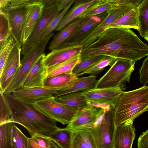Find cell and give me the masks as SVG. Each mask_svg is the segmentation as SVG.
I'll use <instances>...</instances> for the list:
<instances>
[{
  "label": "cell",
  "mask_w": 148,
  "mask_h": 148,
  "mask_svg": "<svg viewBox=\"0 0 148 148\" xmlns=\"http://www.w3.org/2000/svg\"><path fill=\"white\" fill-rule=\"evenodd\" d=\"M148 55V45L133 31L113 27L106 29L95 41L83 48L80 57L107 56L136 62Z\"/></svg>",
  "instance_id": "obj_1"
},
{
  "label": "cell",
  "mask_w": 148,
  "mask_h": 148,
  "mask_svg": "<svg viewBox=\"0 0 148 148\" xmlns=\"http://www.w3.org/2000/svg\"><path fill=\"white\" fill-rule=\"evenodd\" d=\"M11 112V121L24 127L31 136L36 133L51 136L60 128L33 104L23 101L11 94H4Z\"/></svg>",
  "instance_id": "obj_2"
},
{
  "label": "cell",
  "mask_w": 148,
  "mask_h": 148,
  "mask_svg": "<svg viewBox=\"0 0 148 148\" xmlns=\"http://www.w3.org/2000/svg\"><path fill=\"white\" fill-rule=\"evenodd\" d=\"M114 110L116 126L123 125L129 120L134 121L148 111V85L122 92L116 101Z\"/></svg>",
  "instance_id": "obj_3"
},
{
  "label": "cell",
  "mask_w": 148,
  "mask_h": 148,
  "mask_svg": "<svg viewBox=\"0 0 148 148\" xmlns=\"http://www.w3.org/2000/svg\"><path fill=\"white\" fill-rule=\"evenodd\" d=\"M54 34L53 32L45 38L39 40L23 55L21 61V67L18 74L4 94H11L22 86L31 69L39 57L45 53L47 45Z\"/></svg>",
  "instance_id": "obj_4"
},
{
  "label": "cell",
  "mask_w": 148,
  "mask_h": 148,
  "mask_svg": "<svg viewBox=\"0 0 148 148\" xmlns=\"http://www.w3.org/2000/svg\"><path fill=\"white\" fill-rule=\"evenodd\" d=\"M135 62L124 59H118L109 69L98 80L96 88H106L121 86L125 87L129 83L134 69Z\"/></svg>",
  "instance_id": "obj_5"
},
{
  "label": "cell",
  "mask_w": 148,
  "mask_h": 148,
  "mask_svg": "<svg viewBox=\"0 0 148 148\" xmlns=\"http://www.w3.org/2000/svg\"><path fill=\"white\" fill-rule=\"evenodd\" d=\"M114 108L107 110L98 123L90 128L97 148H113L116 128Z\"/></svg>",
  "instance_id": "obj_6"
},
{
  "label": "cell",
  "mask_w": 148,
  "mask_h": 148,
  "mask_svg": "<svg viewBox=\"0 0 148 148\" xmlns=\"http://www.w3.org/2000/svg\"><path fill=\"white\" fill-rule=\"evenodd\" d=\"M89 101L85 107L78 111L65 129L70 130L75 129L91 128L95 125L110 106L104 104H95Z\"/></svg>",
  "instance_id": "obj_7"
},
{
  "label": "cell",
  "mask_w": 148,
  "mask_h": 148,
  "mask_svg": "<svg viewBox=\"0 0 148 148\" xmlns=\"http://www.w3.org/2000/svg\"><path fill=\"white\" fill-rule=\"evenodd\" d=\"M33 104L47 116L64 125L68 124L78 112L57 101L54 96L36 101Z\"/></svg>",
  "instance_id": "obj_8"
},
{
  "label": "cell",
  "mask_w": 148,
  "mask_h": 148,
  "mask_svg": "<svg viewBox=\"0 0 148 148\" xmlns=\"http://www.w3.org/2000/svg\"><path fill=\"white\" fill-rule=\"evenodd\" d=\"M27 5H8L3 10L10 24L11 35L22 47L26 14Z\"/></svg>",
  "instance_id": "obj_9"
},
{
  "label": "cell",
  "mask_w": 148,
  "mask_h": 148,
  "mask_svg": "<svg viewBox=\"0 0 148 148\" xmlns=\"http://www.w3.org/2000/svg\"><path fill=\"white\" fill-rule=\"evenodd\" d=\"M131 5L118 6L108 11L106 17L95 27L89 34L79 44L84 48L95 41L111 24L116 20L135 8Z\"/></svg>",
  "instance_id": "obj_10"
},
{
  "label": "cell",
  "mask_w": 148,
  "mask_h": 148,
  "mask_svg": "<svg viewBox=\"0 0 148 148\" xmlns=\"http://www.w3.org/2000/svg\"><path fill=\"white\" fill-rule=\"evenodd\" d=\"M125 87L121 86L106 88H95L83 91L82 95L88 101L108 105L114 108L118 98Z\"/></svg>",
  "instance_id": "obj_11"
},
{
  "label": "cell",
  "mask_w": 148,
  "mask_h": 148,
  "mask_svg": "<svg viewBox=\"0 0 148 148\" xmlns=\"http://www.w3.org/2000/svg\"><path fill=\"white\" fill-rule=\"evenodd\" d=\"M108 14L107 11L97 15L83 18L71 34L60 45L69 47L78 45Z\"/></svg>",
  "instance_id": "obj_12"
},
{
  "label": "cell",
  "mask_w": 148,
  "mask_h": 148,
  "mask_svg": "<svg viewBox=\"0 0 148 148\" xmlns=\"http://www.w3.org/2000/svg\"><path fill=\"white\" fill-rule=\"evenodd\" d=\"M21 51V47L17 43L0 74V92L3 93L14 79L20 69Z\"/></svg>",
  "instance_id": "obj_13"
},
{
  "label": "cell",
  "mask_w": 148,
  "mask_h": 148,
  "mask_svg": "<svg viewBox=\"0 0 148 148\" xmlns=\"http://www.w3.org/2000/svg\"><path fill=\"white\" fill-rule=\"evenodd\" d=\"M59 12L55 4L43 8L42 16L34 31L22 47V55H24L39 40L51 21Z\"/></svg>",
  "instance_id": "obj_14"
},
{
  "label": "cell",
  "mask_w": 148,
  "mask_h": 148,
  "mask_svg": "<svg viewBox=\"0 0 148 148\" xmlns=\"http://www.w3.org/2000/svg\"><path fill=\"white\" fill-rule=\"evenodd\" d=\"M59 90L44 87H21L14 91L12 95L25 103L33 104L35 102L54 96Z\"/></svg>",
  "instance_id": "obj_15"
},
{
  "label": "cell",
  "mask_w": 148,
  "mask_h": 148,
  "mask_svg": "<svg viewBox=\"0 0 148 148\" xmlns=\"http://www.w3.org/2000/svg\"><path fill=\"white\" fill-rule=\"evenodd\" d=\"M83 48L82 46L79 45L69 47L60 45L45 55L44 65L48 68L73 57L80 55Z\"/></svg>",
  "instance_id": "obj_16"
},
{
  "label": "cell",
  "mask_w": 148,
  "mask_h": 148,
  "mask_svg": "<svg viewBox=\"0 0 148 148\" xmlns=\"http://www.w3.org/2000/svg\"><path fill=\"white\" fill-rule=\"evenodd\" d=\"M133 121L129 120L124 124L116 126L113 148H131L136 137V130Z\"/></svg>",
  "instance_id": "obj_17"
},
{
  "label": "cell",
  "mask_w": 148,
  "mask_h": 148,
  "mask_svg": "<svg viewBox=\"0 0 148 148\" xmlns=\"http://www.w3.org/2000/svg\"><path fill=\"white\" fill-rule=\"evenodd\" d=\"M45 55L44 53L39 57L27 75L21 87H43L47 70V68L44 63Z\"/></svg>",
  "instance_id": "obj_18"
},
{
  "label": "cell",
  "mask_w": 148,
  "mask_h": 148,
  "mask_svg": "<svg viewBox=\"0 0 148 148\" xmlns=\"http://www.w3.org/2000/svg\"><path fill=\"white\" fill-rule=\"evenodd\" d=\"M44 7V5L42 3L27 5L25 22L23 36V44L34 31L41 18Z\"/></svg>",
  "instance_id": "obj_19"
},
{
  "label": "cell",
  "mask_w": 148,
  "mask_h": 148,
  "mask_svg": "<svg viewBox=\"0 0 148 148\" xmlns=\"http://www.w3.org/2000/svg\"><path fill=\"white\" fill-rule=\"evenodd\" d=\"M70 131V148H97L90 128L78 129Z\"/></svg>",
  "instance_id": "obj_20"
},
{
  "label": "cell",
  "mask_w": 148,
  "mask_h": 148,
  "mask_svg": "<svg viewBox=\"0 0 148 148\" xmlns=\"http://www.w3.org/2000/svg\"><path fill=\"white\" fill-rule=\"evenodd\" d=\"M98 1L82 0L75 2V4L73 7L66 13L55 30L60 31L70 23L79 18L87 9Z\"/></svg>",
  "instance_id": "obj_21"
},
{
  "label": "cell",
  "mask_w": 148,
  "mask_h": 148,
  "mask_svg": "<svg viewBox=\"0 0 148 148\" xmlns=\"http://www.w3.org/2000/svg\"><path fill=\"white\" fill-rule=\"evenodd\" d=\"M97 77L94 74L85 77H77L67 86L59 90L54 97L95 88L98 81Z\"/></svg>",
  "instance_id": "obj_22"
},
{
  "label": "cell",
  "mask_w": 148,
  "mask_h": 148,
  "mask_svg": "<svg viewBox=\"0 0 148 148\" xmlns=\"http://www.w3.org/2000/svg\"><path fill=\"white\" fill-rule=\"evenodd\" d=\"M83 91L70 93L55 98L57 101L71 109L78 111L86 107L89 102L82 96Z\"/></svg>",
  "instance_id": "obj_23"
},
{
  "label": "cell",
  "mask_w": 148,
  "mask_h": 148,
  "mask_svg": "<svg viewBox=\"0 0 148 148\" xmlns=\"http://www.w3.org/2000/svg\"><path fill=\"white\" fill-rule=\"evenodd\" d=\"M77 77L76 75L72 73L47 77L44 81L43 87L60 90L67 86Z\"/></svg>",
  "instance_id": "obj_24"
},
{
  "label": "cell",
  "mask_w": 148,
  "mask_h": 148,
  "mask_svg": "<svg viewBox=\"0 0 148 148\" xmlns=\"http://www.w3.org/2000/svg\"><path fill=\"white\" fill-rule=\"evenodd\" d=\"M113 27H121L138 30L139 27L138 7L134 8L123 15L108 28Z\"/></svg>",
  "instance_id": "obj_25"
},
{
  "label": "cell",
  "mask_w": 148,
  "mask_h": 148,
  "mask_svg": "<svg viewBox=\"0 0 148 148\" xmlns=\"http://www.w3.org/2000/svg\"><path fill=\"white\" fill-rule=\"evenodd\" d=\"M81 58L80 55L75 56L47 68V77L63 73H73L74 67L80 61Z\"/></svg>",
  "instance_id": "obj_26"
},
{
  "label": "cell",
  "mask_w": 148,
  "mask_h": 148,
  "mask_svg": "<svg viewBox=\"0 0 148 148\" xmlns=\"http://www.w3.org/2000/svg\"><path fill=\"white\" fill-rule=\"evenodd\" d=\"M83 18H78L70 23L55 35L49 48L52 50L59 46L71 34Z\"/></svg>",
  "instance_id": "obj_27"
},
{
  "label": "cell",
  "mask_w": 148,
  "mask_h": 148,
  "mask_svg": "<svg viewBox=\"0 0 148 148\" xmlns=\"http://www.w3.org/2000/svg\"><path fill=\"white\" fill-rule=\"evenodd\" d=\"M28 148H60L52 137L36 133L28 138Z\"/></svg>",
  "instance_id": "obj_28"
},
{
  "label": "cell",
  "mask_w": 148,
  "mask_h": 148,
  "mask_svg": "<svg viewBox=\"0 0 148 148\" xmlns=\"http://www.w3.org/2000/svg\"><path fill=\"white\" fill-rule=\"evenodd\" d=\"M139 27L138 30L140 36L148 35V0H143L138 6Z\"/></svg>",
  "instance_id": "obj_29"
},
{
  "label": "cell",
  "mask_w": 148,
  "mask_h": 148,
  "mask_svg": "<svg viewBox=\"0 0 148 148\" xmlns=\"http://www.w3.org/2000/svg\"><path fill=\"white\" fill-rule=\"evenodd\" d=\"M118 6L112 3L99 0L87 9L79 18H85L97 15L108 11Z\"/></svg>",
  "instance_id": "obj_30"
},
{
  "label": "cell",
  "mask_w": 148,
  "mask_h": 148,
  "mask_svg": "<svg viewBox=\"0 0 148 148\" xmlns=\"http://www.w3.org/2000/svg\"><path fill=\"white\" fill-rule=\"evenodd\" d=\"M117 59L113 57L104 56L101 60L95 64L76 75L78 77L85 74H99L107 66H111Z\"/></svg>",
  "instance_id": "obj_31"
},
{
  "label": "cell",
  "mask_w": 148,
  "mask_h": 148,
  "mask_svg": "<svg viewBox=\"0 0 148 148\" xmlns=\"http://www.w3.org/2000/svg\"><path fill=\"white\" fill-rule=\"evenodd\" d=\"M17 42L11 35L4 41L0 42V74L14 47Z\"/></svg>",
  "instance_id": "obj_32"
},
{
  "label": "cell",
  "mask_w": 148,
  "mask_h": 148,
  "mask_svg": "<svg viewBox=\"0 0 148 148\" xmlns=\"http://www.w3.org/2000/svg\"><path fill=\"white\" fill-rule=\"evenodd\" d=\"M28 138L14 123L11 131V148H28Z\"/></svg>",
  "instance_id": "obj_33"
},
{
  "label": "cell",
  "mask_w": 148,
  "mask_h": 148,
  "mask_svg": "<svg viewBox=\"0 0 148 148\" xmlns=\"http://www.w3.org/2000/svg\"><path fill=\"white\" fill-rule=\"evenodd\" d=\"M14 123L10 121L0 124V148H11V131Z\"/></svg>",
  "instance_id": "obj_34"
},
{
  "label": "cell",
  "mask_w": 148,
  "mask_h": 148,
  "mask_svg": "<svg viewBox=\"0 0 148 148\" xmlns=\"http://www.w3.org/2000/svg\"><path fill=\"white\" fill-rule=\"evenodd\" d=\"M76 0H73L51 20L39 40L44 39L53 33L62 18Z\"/></svg>",
  "instance_id": "obj_35"
},
{
  "label": "cell",
  "mask_w": 148,
  "mask_h": 148,
  "mask_svg": "<svg viewBox=\"0 0 148 148\" xmlns=\"http://www.w3.org/2000/svg\"><path fill=\"white\" fill-rule=\"evenodd\" d=\"M51 136L56 140L60 148H70L71 140L70 130L65 128H60Z\"/></svg>",
  "instance_id": "obj_36"
},
{
  "label": "cell",
  "mask_w": 148,
  "mask_h": 148,
  "mask_svg": "<svg viewBox=\"0 0 148 148\" xmlns=\"http://www.w3.org/2000/svg\"><path fill=\"white\" fill-rule=\"evenodd\" d=\"M104 56H99L81 58L74 67L72 73L76 75L90 67L101 60Z\"/></svg>",
  "instance_id": "obj_37"
},
{
  "label": "cell",
  "mask_w": 148,
  "mask_h": 148,
  "mask_svg": "<svg viewBox=\"0 0 148 148\" xmlns=\"http://www.w3.org/2000/svg\"><path fill=\"white\" fill-rule=\"evenodd\" d=\"M0 42L11 35L9 23L7 17L3 10L0 11Z\"/></svg>",
  "instance_id": "obj_38"
},
{
  "label": "cell",
  "mask_w": 148,
  "mask_h": 148,
  "mask_svg": "<svg viewBox=\"0 0 148 148\" xmlns=\"http://www.w3.org/2000/svg\"><path fill=\"white\" fill-rule=\"evenodd\" d=\"M0 124L10 122L11 112L5 98L4 93L0 92Z\"/></svg>",
  "instance_id": "obj_39"
},
{
  "label": "cell",
  "mask_w": 148,
  "mask_h": 148,
  "mask_svg": "<svg viewBox=\"0 0 148 148\" xmlns=\"http://www.w3.org/2000/svg\"><path fill=\"white\" fill-rule=\"evenodd\" d=\"M140 83L143 85L148 83V55L143 61L139 70Z\"/></svg>",
  "instance_id": "obj_40"
},
{
  "label": "cell",
  "mask_w": 148,
  "mask_h": 148,
  "mask_svg": "<svg viewBox=\"0 0 148 148\" xmlns=\"http://www.w3.org/2000/svg\"><path fill=\"white\" fill-rule=\"evenodd\" d=\"M143 0H104V1L113 3L118 6L131 5L138 7Z\"/></svg>",
  "instance_id": "obj_41"
},
{
  "label": "cell",
  "mask_w": 148,
  "mask_h": 148,
  "mask_svg": "<svg viewBox=\"0 0 148 148\" xmlns=\"http://www.w3.org/2000/svg\"><path fill=\"white\" fill-rule=\"evenodd\" d=\"M44 0H11L8 5L14 6L21 5H27L42 3Z\"/></svg>",
  "instance_id": "obj_42"
},
{
  "label": "cell",
  "mask_w": 148,
  "mask_h": 148,
  "mask_svg": "<svg viewBox=\"0 0 148 148\" xmlns=\"http://www.w3.org/2000/svg\"><path fill=\"white\" fill-rule=\"evenodd\" d=\"M138 148H148V129L139 136L137 141Z\"/></svg>",
  "instance_id": "obj_43"
},
{
  "label": "cell",
  "mask_w": 148,
  "mask_h": 148,
  "mask_svg": "<svg viewBox=\"0 0 148 148\" xmlns=\"http://www.w3.org/2000/svg\"><path fill=\"white\" fill-rule=\"evenodd\" d=\"M73 0H57L55 4L59 12L62 10Z\"/></svg>",
  "instance_id": "obj_44"
},
{
  "label": "cell",
  "mask_w": 148,
  "mask_h": 148,
  "mask_svg": "<svg viewBox=\"0 0 148 148\" xmlns=\"http://www.w3.org/2000/svg\"><path fill=\"white\" fill-rule=\"evenodd\" d=\"M57 0H44L43 4L44 5V8L49 7L54 5Z\"/></svg>",
  "instance_id": "obj_45"
},
{
  "label": "cell",
  "mask_w": 148,
  "mask_h": 148,
  "mask_svg": "<svg viewBox=\"0 0 148 148\" xmlns=\"http://www.w3.org/2000/svg\"><path fill=\"white\" fill-rule=\"evenodd\" d=\"M11 0H0V9L3 10L7 6Z\"/></svg>",
  "instance_id": "obj_46"
},
{
  "label": "cell",
  "mask_w": 148,
  "mask_h": 148,
  "mask_svg": "<svg viewBox=\"0 0 148 148\" xmlns=\"http://www.w3.org/2000/svg\"><path fill=\"white\" fill-rule=\"evenodd\" d=\"M144 38L148 42V35L144 37Z\"/></svg>",
  "instance_id": "obj_47"
},
{
  "label": "cell",
  "mask_w": 148,
  "mask_h": 148,
  "mask_svg": "<svg viewBox=\"0 0 148 148\" xmlns=\"http://www.w3.org/2000/svg\"><path fill=\"white\" fill-rule=\"evenodd\" d=\"M101 0V1H104V0Z\"/></svg>",
  "instance_id": "obj_48"
},
{
  "label": "cell",
  "mask_w": 148,
  "mask_h": 148,
  "mask_svg": "<svg viewBox=\"0 0 148 148\" xmlns=\"http://www.w3.org/2000/svg\"></svg>",
  "instance_id": "obj_49"
}]
</instances>
